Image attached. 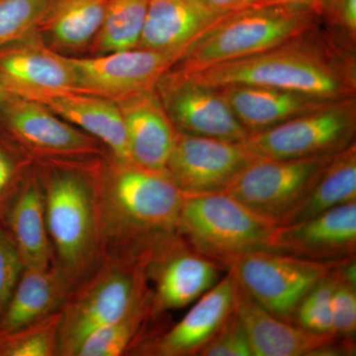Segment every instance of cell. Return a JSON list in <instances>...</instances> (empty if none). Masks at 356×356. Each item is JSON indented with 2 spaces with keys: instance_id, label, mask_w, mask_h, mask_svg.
<instances>
[{
  "instance_id": "obj_13",
  "label": "cell",
  "mask_w": 356,
  "mask_h": 356,
  "mask_svg": "<svg viewBox=\"0 0 356 356\" xmlns=\"http://www.w3.org/2000/svg\"><path fill=\"white\" fill-rule=\"evenodd\" d=\"M254 159L243 142L177 132L165 172L185 196L219 193Z\"/></svg>"
},
{
  "instance_id": "obj_4",
  "label": "cell",
  "mask_w": 356,
  "mask_h": 356,
  "mask_svg": "<svg viewBox=\"0 0 356 356\" xmlns=\"http://www.w3.org/2000/svg\"><path fill=\"white\" fill-rule=\"evenodd\" d=\"M322 21L311 7H243L225 14L187 44L170 70L188 74L271 50L317 29Z\"/></svg>"
},
{
  "instance_id": "obj_32",
  "label": "cell",
  "mask_w": 356,
  "mask_h": 356,
  "mask_svg": "<svg viewBox=\"0 0 356 356\" xmlns=\"http://www.w3.org/2000/svg\"><path fill=\"white\" fill-rule=\"evenodd\" d=\"M337 276L332 273L304 297L295 313L294 324L316 334H332V298Z\"/></svg>"
},
{
  "instance_id": "obj_9",
  "label": "cell",
  "mask_w": 356,
  "mask_h": 356,
  "mask_svg": "<svg viewBox=\"0 0 356 356\" xmlns=\"http://www.w3.org/2000/svg\"><path fill=\"white\" fill-rule=\"evenodd\" d=\"M334 154L296 159H254L224 193L278 226L306 197Z\"/></svg>"
},
{
  "instance_id": "obj_40",
  "label": "cell",
  "mask_w": 356,
  "mask_h": 356,
  "mask_svg": "<svg viewBox=\"0 0 356 356\" xmlns=\"http://www.w3.org/2000/svg\"><path fill=\"white\" fill-rule=\"evenodd\" d=\"M245 1H247V2H248V6H250V2H252V0H245Z\"/></svg>"
},
{
  "instance_id": "obj_11",
  "label": "cell",
  "mask_w": 356,
  "mask_h": 356,
  "mask_svg": "<svg viewBox=\"0 0 356 356\" xmlns=\"http://www.w3.org/2000/svg\"><path fill=\"white\" fill-rule=\"evenodd\" d=\"M145 267L147 280L154 283L151 288L154 318L200 298L219 282L222 266L198 254L175 234L149 248Z\"/></svg>"
},
{
  "instance_id": "obj_31",
  "label": "cell",
  "mask_w": 356,
  "mask_h": 356,
  "mask_svg": "<svg viewBox=\"0 0 356 356\" xmlns=\"http://www.w3.org/2000/svg\"><path fill=\"white\" fill-rule=\"evenodd\" d=\"M49 3L50 0H0V50L37 32Z\"/></svg>"
},
{
  "instance_id": "obj_16",
  "label": "cell",
  "mask_w": 356,
  "mask_h": 356,
  "mask_svg": "<svg viewBox=\"0 0 356 356\" xmlns=\"http://www.w3.org/2000/svg\"><path fill=\"white\" fill-rule=\"evenodd\" d=\"M267 250L320 262L355 255L356 201L303 222L276 227Z\"/></svg>"
},
{
  "instance_id": "obj_24",
  "label": "cell",
  "mask_w": 356,
  "mask_h": 356,
  "mask_svg": "<svg viewBox=\"0 0 356 356\" xmlns=\"http://www.w3.org/2000/svg\"><path fill=\"white\" fill-rule=\"evenodd\" d=\"M72 292L54 268H25L0 317V334H7L58 313Z\"/></svg>"
},
{
  "instance_id": "obj_2",
  "label": "cell",
  "mask_w": 356,
  "mask_h": 356,
  "mask_svg": "<svg viewBox=\"0 0 356 356\" xmlns=\"http://www.w3.org/2000/svg\"><path fill=\"white\" fill-rule=\"evenodd\" d=\"M315 30L271 50L177 74L213 88L259 86L330 100L355 97V57L327 40L313 38Z\"/></svg>"
},
{
  "instance_id": "obj_6",
  "label": "cell",
  "mask_w": 356,
  "mask_h": 356,
  "mask_svg": "<svg viewBox=\"0 0 356 356\" xmlns=\"http://www.w3.org/2000/svg\"><path fill=\"white\" fill-rule=\"evenodd\" d=\"M277 225L224 192L185 196L178 234L198 254L228 269L238 257L268 250Z\"/></svg>"
},
{
  "instance_id": "obj_30",
  "label": "cell",
  "mask_w": 356,
  "mask_h": 356,
  "mask_svg": "<svg viewBox=\"0 0 356 356\" xmlns=\"http://www.w3.org/2000/svg\"><path fill=\"white\" fill-rule=\"evenodd\" d=\"M34 159L0 129V227L32 172Z\"/></svg>"
},
{
  "instance_id": "obj_22",
  "label": "cell",
  "mask_w": 356,
  "mask_h": 356,
  "mask_svg": "<svg viewBox=\"0 0 356 356\" xmlns=\"http://www.w3.org/2000/svg\"><path fill=\"white\" fill-rule=\"evenodd\" d=\"M216 89L248 134L274 127L337 102L296 91L259 86H232Z\"/></svg>"
},
{
  "instance_id": "obj_1",
  "label": "cell",
  "mask_w": 356,
  "mask_h": 356,
  "mask_svg": "<svg viewBox=\"0 0 356 356\" xmlns=\"http://www.w3.org/2000/svg\"><path fill=\"white\" fill-rule=\"evenodd\" d=\"M96 158L41 161L36 166L53 252L51 266L72 291L88 280L106 255L100 175Z\"/></svg>"
},
{
  "instance_id": "obj_35",
  "label": "cell",
  "mask_w": 356,
  "mask_h": 356,
  "mask_svg": "<svg viewBox=\"0 0 356 356\" xmlns=\"http://www.w3.org/2000/svg\"><path fill=\"white\" fill-rule=\"evenodd\" d=\"M25 266L13 238L0 227V317L6 310Z\"/></svg>"
},
{
  "instance_id": "obj_37",
  "label": "cell",
  "mask_w": 356,
  "mask_h": 356,
  "mask_svg": "<svg viewBox=\"0 0 356 356\" xmlns=\"http://www.w3.org/2000/svg\"><path fill=\"white\" fill-rule=\"evenodd\" d=\"M325 1V0H252L248 6H305L315 9V10H317L318 13L322 15Z\"/></svg>"
},
{
  "instance_id": "obj_17",
  "label": "cell",
  "mask_w": 356,
  "mask_h": 356,
  "mask_svg": "<svg viewBox=\"0 0 356 356\" xmlns=\"http://www.w3.org/2000/svg\"><path fill=\"white\" fill-rule=\"evenodd\" d=\"M0 79L13 95L74 90L76 77L69 58L32 34L0 50Z\"/></svg>"
},
{
  "instance_id": "obj_10",
  "label": "cell",
  "mask_w": 356,
  "mask_h": 356,
  "mask_svg": "<svg viewBox=\"0 0 356 356\" xmlns=\"http://www.w3.org/2000/svg\"><path fill=\"white\" fill-rule=\"evenodd\" d=\"M0 129L36 161H76L102 154L99 140L41 103L13 95L0 111Z\"/></svg>"
},
{
  "instance_id": "obj_19",
  "label": "cell",
  "mask_w": 356,
  "mask_h": 356,
  "mask_svg": "<svg viewBox=\"0 0 356 356\" xmlns=\"http://www.w3.org/2000/svg\"><path fill=\"white\" fill-rule=\"evenodd\" d=\"M23 98L41 103L65 121L83 129L105 145L117 163H132L123 117L116 102L74 90L34 93Z\"/></svg>"
},
{
  "instance_id": "obj_38",
  "label": "cell",
  "mask_w": 356,
  "mask_h": 356,
  "mask_svg": "<svg viewBox=\"0 0 356 356\" xmlns=\"http://www.w3.org/2000/svg\"><path fill=\"white\" fill-rule=\"evenodd\" d=\"M202 1L224 13H231V11L238 10V9L248 6V2L245 0H202Z\"/></svg>"
},
{
  "instance_id": "obj_15",
  "label": "cell",
  "mask_w": 356,
  "mask_h": 356,
  "mask_svg": "<svg viewBox=\"0 0 356 356\" xmlns=\"http://www.w3.org/2000/svg\"><path fill=\"white\" fill-rule=\"evenodd\" d=\"M238 283L233 271L203 294L188 313L168 331L146 337L131 353L153 356L200 355L236 308Z\"/></svg>"
},
{
  "instance_id": "obj_5",
  "label": "cell",
  "mask_w": 356,
  "mask_h": 356,
  "mask_svg": "<svg viewBox=\"0 0 356 356\" xmlns=\"http://www.w3.org/2000/svg\"><path fill=\"white\" fill-rule=\"evenodd\" d=\"M151 293L140 257L106 254L95 273L70 293L60 309L58 356H76L91 334L118 320Z\"/></svg>"
},
{
  "instance_id": "obj_36",
  "label": "cell",
  "mask_w": 356,
  "mask_h": 356,
  "mask_svg": "<svg viewBox=\"0 0 356 356\" xmlns=\"http://www.w3.org/2000/svg\"><path fill=\"white\" fill-rule=\"evenodd\" d=\"M322 19L339 30L355 44L356 0H325Z\"/></svg>"
},
{
  "instance_id": "obj_3",
  "label": "cell",
  "mask_w": 356,
  "mask_h": 356,
  "mask_svg": "<svg viewBox=\"0 0 356 356\" xmlns=\"http://www.w3.org/2000/svg\"><path fill=\"white\" fill-rule=\"evenodd\" d=\"M100 191L106 254H139L178 234L185 194L165 172L111 158L102 163Z\"/></svg>"
},
{
  "instance_id": "obj_39",
  "label": "cell",
  "mask_w": 356,
  "mask_h": 356,
  "mask_svg": "<svg viewBox=\"0 0 356 356\" xmlns=\"http://www.w3.org/2000/svg\"><path fill=\"white\" fill-rule=\"evenodd\" d=\"M13 93L7 89L6 84L0 79V111H1L2 107L6 105V103L10 99Z\"/></svg>"
},
{
  "instance_id": "obj_27",
  "label": "cell",
  "mask_w": 356,
  "mask_h": 356,
  "mask_svg": "<svg viewBox=\"0 0 356 356\" xmlns=\"http://www.w3.org/2000/svg\"><path fill=\"white\" fill-rule=\"evenodd\" d=\"M149 0H107L102 27L90 44L96 56L138 48Z\"/></svg>"
},
{
  "instance_id": "obj_8",
  "label": "cell",
  "mask_w": 356,
  "mask_h": 356,
  "mask_svg": "<svg viewBox=\"0 0 356 356\" xmlns=\"http://www.w3.org/2000/svg\"><path fill=\"white\" fill-rule=\"evenodd\" d=\"M336 262L308 261L270 250H255L238 257L227 270L233 271L240 286L262 308L294 324L295 313L302 300L331 274Z\"/></svg>"
},
{
  "instance_id": "obj_14",
  "label": "cell",
  "mask_w": 356,
  "mask_h": 356,
  "mask_svg": "<svg viewBox=\"0 0 356 356\" xmlns=\"http://www.w3.org/2000/svg\"><path fill=\"white\" fill-rule=\"evenodd\" d=\"M177 132L242 143L248 132L216 88L168 70L156 86Z\"/></svg>"
},
{
  "instance_id": "obj_18",
  "label": "cell",
  "mask_w": 356,
  "mask_h": 356,
  "mask_svg": "<svg viewBox=\"0 0 356 356\" xmlns=\"http://www.w3.org/2000/svg\"><path fill=\"white\" fill-rule=\"evenodd\" d=\"M116 103L123 117L131 161L147 170L165 172L177 130L156 88Z\"/></svg>"
},
{
  "instance_id": "obj_26",
  "label": "cell",
  "mask_w": 356,
  "mask_h": 356,
  "mask_svg": "<svg viewBox=\"0 0 356 356\" xmlns=\"http://www.w3.org/2000/svg\"><path fill=\"white\" fill-rule=\"evenodd\" d=\"M356 201L355 142L334 154L301 203L278 226H288Z\"/></svg>"
},
{
  "instance_id": "obj_7",
  "label": "cell",
  "mask_w": 356,
  "mask_h": 356,
  "mask_svg": "<svg viewBox=\"0 0 356 356\" xmlns=\"http://www.w3.org/2000/svg\"><path fill=\"white\" fill-rule=\"evenodd\" d=\"M355 97H350L250 133L243 144L257 159L312 158L343 151L355 142Z\"/></svg>"
},
{
  "instance_id": "obj_12",
  "label": "cell",
  "mask_w": 356,
  "mask_h": 356,
  "mask_svg": "<svg viewBox=\"0 0 356 356\" xmlns=\"http://www.w3.org/2000/svg\"><path fill=\"white\" fill-rule=\"evenodd\" d=\"M181 55L178 51L136 48L93 58H69L74 91L119 102L156 88Z\"/></svg>"
},
{
  "instance_id": "obj_21",
  "label": "cell",
  "mask_w": 356,
  "mask_h": 356,
  "mask_svg": "<svg viewBox=\"0 0 356 356\" xmlns=\"http://www.w3.org/2000/svg\"><path fill=\"white\" fill-rule=\"evenodd\" d=\"M225 14L202 0H149L138 48L182 53Z\"/></svg>"
},
{
  "instance_id": "obj_28",
  "label": "cell",
  "mask_w": 356,
  "mask_h": 356,
  "mask_svg": "<svg viewBox=\"0 0 356 356\" xmlns=\"http://www.w3.org/2000/svg\"><path fill=\"white\" fill-rule=\"evenodd\" d=\"M151 320L152 293L118 320L91 334L76 356H119L131 353Z\"/></svg>"
},
{
  "instance_id": "obj_34",
  "label": "cell",
  "mask_w": 356,
  "mask_h": 356,
  "mask_svg": "<svg viewBox=\"0 0 356 356\" xmlns=\"http://www.w3.org/2000/svg\"><path fill=\"white\" fill-rule=\"evenodd\" d=\"M332 334L353 339L356 331V284L339 280L337 276L332 293Z\"/></svg>"
},
{
  "instance_id": "obj_29",
  "label": "cell",
  "mask_w": 356,
  "mask_h": 356,
  "mask_svg": "<svg viewBox=\"0 0 356 356\" xmlns=\"http://www.w3.org/2000/svg\"><path fill=\"white\" fill-rule=\"evenodd\" d=\"M60 312L21 327L0 334V356H58Z\"/></svg>"
},
{
  "instance_id": "obj_23",
  "label": "cell",
  "mask_w": 356,
  "mask_h": 356,
  "mask_svg": "<svg viewBox=\"0 0 356 356\" xmlns=\"http://www.w3.org/2000/svg\"><path fill=\"white\" fill-rule=\"evenodd\" d=\"M4 228L17 248L25 268L46 269L53 252L47 229L43 191L33 168L7 213Z\"/></svg>"
},
{
  "instance_id": "obj_25",
  "label": "cell",
  "mask_w": 356,
  "mask_h": 356,
  "mask_svg": "<svg viewBox=\"0 0 356 356\" xmlns=\"http://www.w3.org/2000/svg\"><path fill=\"white\" fill-rule=\"evenodd\" d=\"M107 0H50L37 32L51 46L81 51L92 44L102 27Z\"/></svg>"
},
{
  "instance_id": "obj_20",
  "label": "cell",
  "mask_w": 356,
  "mask_h": 356,
  "mask_svg": "<svg viewBox=\"0 0 356 356\" xmlns=\"http://www.w3.org/2000/svg\"><path fill=\"white\" fill-rule=\"evenodd\" d=\"M236 312L247 332L252 356L313 355L318 348L339 339L334 334L307 331L276 318L257 303L240 284Z\"/></svg>"
},
{
  "instance_id": "obj_33",
  "label": "cell",
  "mask_w": 356,
  "mask_h": 356,
  "mask_svg": "<svg viewBox=\"0 0 356 356\" xmlns=\"http://www.w3.org/2000/svg\"><path fill=\"white\" fill-rule=\"evenodd\" d=\"M199 355L252 356L247 332L236 308Z\"/></svg>"
}]
</instances>
